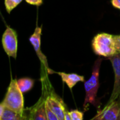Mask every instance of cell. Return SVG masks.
Masks as SVG:
<instances>
[{
    "instance_id": "cell-21",
    "label": "cell",
    "mask_w": 120,
    "mask_h": 120,
    "mask_svg": "<svg viewBox=\"0 0 120 120\" xmlns=\"http://www.w3.org/2000/svg\"><path fill=\"white\" fill-rule=\"evenodd\" d=\"M0 15H1V11H0Z\"/></svg>"
},
{
    "instance_id": "cell-7",
    "label": "cell",
    "mask_w": 120,
    "mask_h": 120,
    "mask_svg": "<svg viewBox=\"0 0 120 120\" xmlns=\"http://www.w3.org/2000/svg\"><path fill=\"white\" fill-rule=\"evenodd\" d=\"M108 59L111 62L115 75L113 89L108 102L110 103L115 101L120 96V53H116L115 55L109 57Z\"/></svg>"
},
{
    "instance_id": "cell-16",
    "label": "cell",
    "mask_w": 120,
    "mask_h": 120,
    "mask_svg": "<svg viewBox=\"0 0 120 120\" xmlns=\"http://www.w3.org/2000/svg\"><path fill=\"white\" fill-rule=\"evenodd\" d=\"M113 39L117 52L120 53V35H113Z\"/></svg>"
},
{
    "instance_id": "cell-4",
    "label": "cell",
    "mask_w": 120,
    "mask_h": 120,
    "mask_svg": "<svg viewBox=\"0 0 120 120\" xmlns=\"http://www.w3.org/2000/svg\"><path fill=\"white\" fill-rule=\"evenodd\" d=\"M91 120H120V96L115 101L108 103L103 109L98 110L97 114Z\"/></svg>"
},
{
    "instance_id": "cell-15",
    "label": "cell",
    "mask_w": 120,
    "mask_h": 120,
    "mask_svg": "<svg viewBox=\"0 0 120 120\" xmlns=\"http://www.w3.org/2000/svg\"><path fill=\"white\" fill-rule=\"evenodd\" d=\"M45 110H46L47 120H59L55 113L49 108V106L46 103H45Z\"/></svg>"
},
{
    "instance_id": "cell-3",
    "label": "cell",
    "mask_w": 120,
    "mask_h": 120,
    "mask_svg": "<svg viewBox=\"0 0 120 120\" xmlns=\"http://www.w3.org/2000/svg\"><path fill=\"white\" fill-rule=\"evenodd\" d=\"M2 103L7 108L18 113L24 114L23 96L17 84L16 79H11Z\"/></svg>"
},
{
    "instance_id": "cell-17",
    "label": "cell",
    "mask_w": 120,
    "mask_h": 120,
    "mask_svg": "<svg viewBox=\"0 0 120 120\" xmlns=\"http://www.w3.org/2000/svg\"><path fill=\"white\" fill-rule=\"evenodd\" d=\"M27 3L31 5H35V6H40L42 4V0H25Z\"/></svg>"
},
{
    "instance_id": "cell-2",
    "label": "cell",
    "mask_w": 120,
    "mask_h": 120,
    "mask_svg": "<svg viewBox=\"0 0 120 120\" xmlns=\"http://www.w3.org/2000/svg\"><path fill=\"white\" fill-rule=\"evenodd\" d=\"M91 45L93 52L97 56L109 58L117 53L115 47L113 35L108 33L97 34L93 37Z\"/></svg>"
},
{
    "instance_id": "cell-1",
    "label": "cell",
    "mask_w": 120,
    "mask_h": 120,
    "mask_svg": "<svg viewBox=\"0 0 120 120\" xmlns=\"http://www.w3.org/2000/svg\"><path fill=\"white\" fill-rule=\"evenodd\" d=\"M102 61V58H98L95 61L92 68L91 76L87 81L84 82L86 96L83 107L85 111L88 110L90 105H93L95 107L98 105L96 98L100 86V69Z\"/></svg>"
},
{
    "instance_id": "cell-18",
    "label": "cell",
    "mask_w": 120,
    "mask_h": 120,
    "mask_svg": "<svg viewBox=\"0 0 120 120\" xmlns=\"http://www.w3.org/2000/svg\"><path fill=\"white\" fill-rule=\"evenodd\" d=\"M111 4L114 8L120 10V0H111Z\"/></svg>"
},
{
    "instance_id": "cell-8",
    "label": "cell",
    "mask_w": 120,
    "mask_h": 120,
    "mask_svg": "<svg viewBox=\"0 0 120 120\" xmlns=\"http://www.w3.org/2000/svg\"><path fill=\"white\" fill-rule=\"evenodd\" d=\"M46 104L55 113L59 120H64L65 112L67 111L66 106L63 100L54 91L46 97Z\"/></svg>"
},
{
    "instance_id": "cell-11",
    "label": "cell",
    "mask_w": 120,
    "mask_h": 120,
    "mask_svg": "<svg viewBox=\"0 0 120 120\" xmlns=\"http://www.w3.org/2000/svg\"><path fill=\"white\" fill-rule=\"evenodd\" d=\"M26 119H28V117L25 116L24 114L18 113L6 107L1 117V120H21Z\"/></svg>"
},
{
    "instance_id": "cell-12",
    "label": "cell",
    "mask_w": 120,
    "mask_h": 120,
    "mask_svg": "<svg viewBox=\"0 0 120 120\" xmlns=\"http://www.w3.org/2000/svg\"><path fill=\"white\" fill-rule=\"evenodd\" d=\"M17 84L23 94L32 89L34 85V80L29 77H24L17 80Z\"/></svg>"
},
{
    "instance_id": "cell-5",
    "label": "cell",
    "mask_w": 120,
    "mask_h": 120,
    "mask_svg": "<svg viewBox=\"0 0 120 120\" xmlns=\"http://www.w3.org/2000/svg\"><path fill=\"white\" fill-rule=\"evenodd\" d=\"M2 46L9 57L16 58L17 57V49H18V39L16 32L10 27H6L5 32L2 36Z\"/></svg>"
},
{
    "instance_id": "cell-9",
    "label": "cell",
    "mask_w": 120,
    "mask_h": 120,
    "mask_svg": "<svg viewBox=\"0 0 120 120\" xmlns=\"http://www.w3.org/2000/svg\"><path fill=\"white\" fill-rule=\"evenodd\" d=\"M45 103L46 97L42 94L37 103L28 109L30 111L28 119L33 120H47L45 110Z\"/></svg>"
},
{
    "instance_id": "cell-13",
    "label": "cell",
    "mask_w": 120,
    "mask_h": 120,
    "mask_svg": "<svg viewBox=\"0 0 120 120\" xmlns=\"http://www.w3.org/2000/svg\"><path fill=\"white\" fill-rule=\"evenodd\" d=\"M23 0H5L4 4L6 10L8 13H10L13 9H14L18 4L22 2Z\"/></svg>"
},
{
    "instance_id": "cell-19",
    "label": "cell",
    "mask_w": 120,
    "mask_h": 120,
    "mask_svg": "<svg viewBox=\"0 0 120 120\" xmlns=\"http://www.w3.org/2000/svg\"><path fill=\"white\" fill-rule=\"evenodd\" d=\"M4 109H5V106L4 105L3 103H1L0 104V120H1V117H2Z\"/></svg>"
},
{
    "instance_id": "cell-14",
    "label": "cell",
    "mask_w": 120,
    "mask_h": 120,
    "mask_svg": "<svg viewBox=\"0 0 120 120\" xmlns=\"http://www.w3.org/2000/svg\"><path fill=\"white\" fill-rule=\"evenodd\" d=\"M70 115L71 120H83V112L79 110H73L70 111Z\"/></svg>"
},
{
    "instance_id": "cell-6",
    "label": "cell",
    "mask_w": 120,
    "mask_h": 120,
    "mask_svg": "<svg viewBox=\"0 0 120 120\" xmlns=\"http://www.w3.org/2000/svg\"><path fill=\"white\" fill-rule=\"evenodd\" d=\"M41 35H42V26L39 27L37 25L34 30V32L30 37L29 40L31 44L33 45L40 61L45 68L48 74H54V70H51L49 68L47 57L44 55V53L42 52L41 50Z\"/></svg>"
},
{
    "instance_id": "cell-22",
    "label": "cell",
    "mask_w": 120,
    "mask_h": 120,
    "mask_svg": "<svg viewBox=\"0 0 120 120\" xmlns=\"http://www.w3.org/2000/svg\"></svg>"
},
{
    "instance_id": "cell-10",
    "label": "cell",
    "mask_w": 120,
    "mask_h": 120,
    "mask_svg": "<svg viewBox=\"0 0 120 120\" xmlns=\"http://www.w3.org/2000/svg\"><path fill=\"white\" fill-rule=\"evenodd\" d=\"M54 74H57L58 75H59L62 82L67 85L71 91L76 85L77 83L85 82L84 77L76 73H66L64 72L54 71Z\"/></svg>"
},
{
    "instance_id": "cell-20",
    "label": "cell",
    "mask_w": 120,
    "mask_h": 120,
    "mask_svg": "<svg viewBox=\"0 0 120 120\" xmlns=\"http://www.w3.org/2000/svg\"><path fill=\"white\" fill-rule=\"evenodd\" d=\"M64 120H71V115H70V112H69L68 110L65 112V115H64Z\"/></svg>"
}]
</instances>
